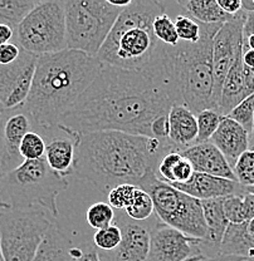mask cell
Returning a JSON list of instances; mask_svg holds the SVG:
<instances>
[{
    "label": "cell",
    "mask_w": 254,
    "mask_h": 261,
    "mask_svg": "<svg viewBox=\"0 0 254 261\" xmlns=\"http://www.w3.org/2000/svg\"><path fill=\"white\" fill-rule=\"evenodd\" d=\"M247 13L244 10L225 21L213 42V73H214V100L219 102L220 89L229 69L243 51V28Z\"/></svg>",
    "instance_id": "obj_11"
},
{
    "label": "cell",
    "mask_w": 254,
    "mask_h": 261,
    "mask_svg": "<svg viewBox=\"0 0 254 261\" xmlns=\"http://www.w3.org/2000/svg\"><path fill=\"white\" fill-rule=\"evenodd\" d=\"M223 24H201L196 43L180 42L169 48L166 83L175 105H182L194 114L217 110L214 100L213 42Z\"/></svg>",
    "instance_id": "obj_5"
},
{
    "label": "cell",
    "mask_w": 254,
    "mask_h": 261,
    "mask_svg": "<svg viewBox=\"0 0 254 261\" xmlns=\"http://www.w3.org/2000/svg\"><path fill=\"white\" fill-rule=\"evenodd\" d=\"M244 231H245V235H247V238L254 243V217L253 219H250L248 222H245Z\"/></svg>",
    "instance_id": "obj_45"
},
{
    "label": "cell",
    "mask_w": 254,
    "mask_h": 261,
    "mask_svg": "<svg viewBox=\"0 0 254 261\" xmlns=\"http://www.w3.org/2000/svg\"><path fill=\"white\" fill-rule=\"evenodd\" d=\"M217 3L220 9L230 16L242 12V0H217Z\"/></svg>",
    "instance_id": "obj_40"
},
{
    "label": "cell",
    "mask_w": 254,
    "mask_h": 261,
    "mask_svg": "<svg viewBox=\"0 0 254 261\" xmlns=\"http://www.w3.org/2000/svg\"><path fill=\"white\" fill-rule=\"evenodd\" d=\"M21 48L16 43H7L0 45V65L12 64L20 56Z\"/></svg>",
    "instance_id": "obj_39"
},
{
    "label": "cell",
    "mask_w": 254,
    "mask_h": 261,
    "mask_svg": "<svg viewBox=\"0 0 254 261\" xmlns=\"http://www.w3.org/2000/svg\"><path fill=\"white\" fill-rule=\"evenodd\" d=\"M152 31L154 35L159 42L165 45H170V47H176L180 43L179 37H177L176 29H175L174 20L170 18V15L165 12L160 13L156 15L152 23Z\"/></svg>",
    "instance_id": "obj_28"
},
{
    "label": "cell",
    "mask_w": 254,
    "mask_h": 261,
    "mask_svg": "<svg viewBox=\"0 0 254 261\" xmlns=\"http://www.w3.org/2000/svg\"><path fill=\"white\" fill-rule=\"evenodd\" d=\"M67 189V178L52 171L44 157L24 161L15 170L3 176L0 208L13 211L40 206L53 217H58L57 197Z\"/></svg>",
    "instance_id": "obj_6"
},
{
    "label": "cell",
    "mask_w": 254,
    "mask_h": 261,
    "mask_svg": "<svg viewBox=\"0 0 254 261\" xmlns=\"http://www.w3.org/2000/svg\"><path fill=\"white\" fill-rule=\"evenodd\" d=\"M187 261H248L245 257L237 256V255H224L218 254L214 256H206V255H199L188 259Z\"/></svg>",
    "instance_id": "obj_41"
},
{
    "label": "cell",
    "mask_w": 254,
    "mask_h": 261,
    "mask_svg": "<svg viewBox=\"0 0 254 261\" xmlns=\"http://www.w3.org/2000/svg\"><path fill=\"white\" fill-rule=\"evenodd\" d=\"M200 203L206 225V239L201 241V250L203 255L210 252L209 256H214L220 252L224 235L229 226L223 210V198L203 200Z\"/></svg>",
    "instance_id": "obj_20"
},
{
    "label": "cell",
    "mask_w": 254,
    "mask_h": 261,
    "mask_svg": "<svg viewBox=\"0 0 254 261\" xmlns=\"http://www.w3.org/2000/svg\"><path fill=\"white\" fill-rule=\"evenodd\" d=\"M249 149H253L254 151V119H253L252 132H250V135H249Z\"/></svg>",
    "instance_id": "obj_47"
},
{
    "label": "cell",
    "mask_w": 254,
    "mask_h": 261,
    "mask_svg": "<svg viewBox=\"0 0 254 261\" xmlns=\"http://www.w3.org/2000/svg\"><path fill=\"white\" fill-rule=\"evenodd\" d=\"M171 186L199 201L247 194L245 187H243L238 181L215 177V176L199 172H194L189 181L182 182V184L176 182V184H171Z\"/></svg>",
    "instance_id": "obj_16"
},
{
    "label": "cell",
    "mask_w": 254,
    "mask_h": 261,
    "mask_svg": "<svg viewBox=\"0 0 254 261\" xmlns=\"http://www.w3.org/2000/svg\"><path fill=\"white\" fill-rule=\"evenodd\" d=\"M120 243H121V230L114 224L97 230L94 235V245L98 251H112L119 246Z\"/></svg>",
    "instance_id": "obj_33"
},
{
    "label": "cell",
    "mask_w": 254,
    "mask_h": 261,
    "mask_svg": "<svg viewBox=\"0 0 254 261\" xmlns=\"http://www.w3.org/2000/svg\"><path fill=\"white\" fill-rule=\"evenodd\" d=\"M198 122L196 114L182 105H174L169 112V141L182 152L196 145Z\"/></svg>",
    "instance_id": "obj_21"
},
{
    "label": "cell",
    "mask_w": 254,
    "mask_h": 261,
    "mask_svg": "<svg viewBox=\"0 0 254 261\" xmlns=\"http://www.w3.org/2000/svg\"><path fill=\"white\" fill-rule=\"evenodd\" d=\"M210 143L222 152L233 168L239 157L249 149V133L232 118L223 117Z\"/></svg>",
    "instance_id": "obj_19"
},
{
    "label": "cell",
    "mask_w": 254,
    "mask_h": 261,
    "mask_svg": "<svg viewBox=\"0 0 254 261\" xmlns=\"http://www.w3.org/2000/svg\"><path fill=\"white\" fill-rule=\"evenodd\" d=\"M124 212L126 214L128 219L133 220V221H146L151 216L152 212H155L154 202H152L151 197L146 191L137 187L132 201L125 208Z\"/></svg>",
    "instance_id": "obj_26"
},
{
    "label": "cell",
    "mask_w": 254,
    "mask_h": 261,
    "mask_svg": "<svg viewBox=\"0 0 254 261\" xmlns=\"http://www.w3.org/2000/svg\"><path fill=\"white\" fill-rule=\"evenodd\" d=\"M114 210L107 202H96L86 212V221L96 231L110 226L114 222Z\"/></svg>",
    "instance_id": "obj_30"
},
{
    "label": "cell",
    "mask_w": 254,
    "mask_h": 261,
    "mask_svg": "<svg viewBox=\"0 0 254 261\" xmlns=\"http://www.w3.org/2000/svg\"><path fill=\"white\" fill-rule=\"evenodd\" d=\"M242 59H243V64H244L245 67L254 69V50L253 49L243 48Z\"/></svg>",
    "instance_id": "obj_44"
},
{
    "label": "cell",
    "mask_w": 254,
    "mask_h": 261,
    "mask_svg": "<svg viewBox=\"0 0 254 261\" xmlns=\"http://www.w3.org/2000/svg\"><path fill=\"white\" fill-rule=\"evenodd\" d=\"M3 176H4V173H3L2 168H0V187H2V181H3Z\"/></svg>",
    "instance_id": "obj_49"
},
{
    "label": "cell",
    "mask_w": 254,
    "mask_h": 261,
    "mask_svg": "<svg viewBox=\"0 0 254 261\" xmlns=\"http://www.w3.org/2000/svg\"><path fill=\"white\" fill-rule=\"evenodd\" d=\"M47 133L51 136L48 142H45V161L52 171L67 178L68 176L73 175L78 135L68 132L59 127Z\"/></svg>",
    "instance_id": "obj_17"
},
{
    "label": "cell",
    "mask_w": 254,
    "mask_h": 261,
    "mask_svg": "<svg viewBox=\"0 0 254 261\" xmlns=\"http://www.w3.org/2000/svg\"><path fill=\"white\" fill-rule=\"evenodd\" d=\"M16 44L40 57L67 49L64 2H38L14 31Z\"/></svg>",
    "instance_id": "obj_9"
},
{
    "label": "cell",
    "mask_w": 254,
    "mask_h": 261,
    "mask_svg": "<svg viewBox=\"0 0 254 261\" xmlns=\"http://www.w3.org/2000/svg\"><path fill=\"white\" fill-rule=\"evenodd\" d=\"M0 261H5L4 257H3V254H2V250H0Z\"/></svg>",
    "instance_id": "obj_50"
},
{
    "label": "cell",
    "mask_w": 254,
    "mask_h": 261,
    "mask_svg": "<svg viewBox=\"0 0 254 261\" xmlns=\"http://www.w3.org/2000/svg\"><path fill=\"white\" fill-rule=\"evenodd\" d=\"M243 48L253 49L254 50V34L248 35V37H243Z\"/></svg>",
    "instance_id": "obj_46"
},
{
    "label": "cell",
    "mask_w": 254,
    "mask_h": 261,
    "mask_svg": "<svg viewBox=\"0 0 254 261\" xmlns=\"http://www.w3.org/2000/svg\"><path fill=\"white\" fill-rule=\"evenodd\" d=\"M121 230V243L108 252L98 251L101 261H146L150 249V227L128 219L125 212L114 216Z\"/></svg>",
    "instance_id": "obj_15"
},
{
    "label": "cell",
    "mask_w": 254,
    "mask_h": 261,
    "mask_svg": "<svg viewBox=\"0 0 254 261\" xmlns=\"http://www.w3.org/2000/svg\"><path fill=\"white\" fill-rule=\"evenodd\" d=\"M3 111H4V108H3V106H2V103H0V112H3Z\"/></svg>",
    "instance_id": "obj_51"
},
{
    "label": "cell",
    "mask_w": 254,
    "mask_h": 261,
    "mask_svg": "<svg viewBox=\"0 0 254 261\" xmlns=\"http://www.w3.org/2000/svg\"><path fill=\"white\" fill-rule=\"evenodd\" d=\"M245 192H247V194L254 195V186H252V187H245Z\"/></svg>",
    "instance_id": "obj_48"
},
{
    "label": "cell",
    "mask_w": 254,
    "mask_h": 261,
    "mask_svg": "<svg viewBox=\"0 0 254 261\" xmlns=\"http://www.w3.org/2000/svg\"><path fill=\"white\" fill-rule=\"evenodd\" d=\"M174 24L180 42L193 44V43H196L200 39V23L194 20L191 16L187 14H179L175 18Z\"/></svg>",
    "instance_id": "obj_32"
},
{
    "label": "cell",
    "mask_w": 254,
    "mask_h": 261,
    "mask_svg": "<svg viewBox=\"0 0 254 261\" xmlns=\"http://www.w3.org/2000/svg\"><path fill=\"white\" fill-rule=\"evenodd\" d=\"M154 202L155 214L163 224L194 239H206V225L200 201L161 181L151 172L138 185Z\"/></svg>",
    "instance_id": "obj_8"
},
{
    "label": "cell",
    "mask_w": 254,
    "mask_h": 261,
    "mask_svg": "<svg viewBox=\"0 0 254 261\" xmlns=\"http://www.w3.org/2000/svg\"><path fill=\"white\" fill-rule=\"evenodd\" d=\"M244 195H234L223 198V210L229 224L240 225L250 220Z\"/></svg>",
    "instance_id": "obj_27"
},
{
    "label": "cell",
    "mask_w": 254,
    "mask_h": 261,
    "mask_svg": "<svg viewBox=\"0 0 254 261\" xmlns=\"http://www.w3.org/2000/svg\"><path fill=\"white\" fill-rule=\"evenodd\" d=\"M0 118H2V112H0Z\"/></svg>",
    "instance_id": "obj_52"
},
{
    "label": "cell",
    "mask_w": 254,
    "mask_h": 261,
    "mask_svg": "<svg viewBox=\"0 0 254 261\" xmlns=\"http://www.w3.org/2000/svg\"><path fill=\"white\" fill-rule=\"evenodd\" d=\"M175 99L164 80L103 65L100 74L59 119L75 135L117 130L152 138V126L169 116Z\"/></svg>",
    "instance_id": "obj_1"
},
{
    "label": "cell",
    "mask_w": 254,
    "mask_h": 261,
    "mask_svg": "<svg viewBox=\"0 0 254 261\" xmlns=\"http://www.w3.org/2000/svg\"><path fill=\"white\" fill-rule=\"evenodd\" d=\"M121 12L108 0L64 2L67 49L96 58Z\"/></svg>",
    "instance_id": "obj_7"
},
{
    "label": "cell",
    "mask_w": 254,
    "mask_h": 261,
    "mask_svg": "<svg viewBox=\"0 0 254 261\" xmlns=\"http://www.w3.org/2000/svg\"><path fill=\"white\" fill-rule=\"evenodd\" d=\"M37 3L34 0H0V25H9L15 31Z\"/></svg>",
    "instance_id": "obj_25"
},
{
    "label": "cell",
    "mask_w": 254,
    "mask_h": 261,
    "mask_svg": "<svg viewBox=\"0 0 254 261\" xmlns=\"http://www.w3.org/2000/svg\"><path fill=\"white\" fill-rule=\"evenodd\" d=\"M33 130V123L23 107L4 110L0 118V168L3 173L15 170L24 162L20 145L24 136Z\"/></svg>",
    "instance_id": "obj_14"
},
{
    "label": "cell",
    "mask_w": 254,
    "mask_h": 261,
    "mask_svg": "<svg viewBox=\"0 0 254 261\" xmlns=\"http://www.w3.org/2000/svg\"><path fill=\"white\" fill-rule=\"evenodd\" d=\"M223 116L215 110H205L196 114V122H198V138H196V145L198 143L210 142V138L213 137L222 122Z\"/></svg>",
    "instance_id": "obj_29"
},
{
    "label": "cell",
    "mask_w": 254,
    "mask_h": 261,
    "mask_svg": "<svg viewBox=\"0 0 254 261\" xmlns=\"http://www.w3.org/2000/svg\"><path fill=\"white\" fill-rule=\"evenodd\" d=\"M194 168L191 166V163L182 156V159L177 162V165L175 166L173 171V182L171 184H182V182L189 181L191 176L194 175ZM170 184V185H171Z\"/></svg>",
    "instance_id": "obj_38"
},
{
    "label": "cell",
    "mask_w": 254,
    "mask_h": 261,
    "mask_svg": "<svg viewBox=\"0 0 254 261\" xmlns=\"http://www.w3.org/2000/svg\"><path fill=\"white\" fill-rule=\"evenodd\" d=\"M201 241L161 221L156 222L150 227V249L146 261H187L203 255Z\"/></svg>",
    "instance_id": "obj_13"
},
{
    "label": "cell",
    "mask_w": 254,
    "mask_h": 261,
    "mask_svg": "<svg viewBox=\"0 0 254 261\" xmlns=\"http://www.w3.org/2000/svg\"><path fill=\"white\" fill-rule=\"evenodd\" d=\"M138 186L135 185H120V186L112 189L108 192V205L111 206L113 210L117 211H125V208L130 205L132 201L133 196H135L136 190Z\"/></svg>",
    "instance_id": "obj_36"
},
{
    "label": "cell",
    "mask_w": 254,
    "mask_h": 261,
    "mask_svg": "<svg viewBox=\"0 0 254 261\" xmlns=\"http://www.w3.org/2000/svg\"><path fill=\"white\" fill-rule=\"evenodd\" d=\"M103 64L82 51L64 50L38 57L32 88L23 107L33 130L47 133L100 74Z\"/></svg>",
    "instance_id": "obj_3"
},
{
    "label": "cell",
    "mask_w": 254,
    "mask_h": 261,
    "mask_svg": "<svg viewBox=\"0 0 254 261\" xmlns=\"http://www.w3.org/2000/svg\"><path fill=\"white\" fill-rule=\"evenodd\" d=\"M176 4L201 24H224L233 18L220 9L217 0H177Z\"/></svg>",
    "instance_id": "obj_24"
},
{
    "label": "cell",
    "mask_w": 254,
    "mask_h": 261,
    "mask_svg": "<svg viewBox=\"0 0 254 261\" xmlns=\"http://www.w3.org/2000/svg\"><path fill=\"white\" fill-rule=\"evenodd\" d=\"M72 245L56 224L49 228L33 261H73L71 256Z\"/></svg>",
    "instance_id": "obj_23"
},
{
    "label": "cell",
    "mask_w": 254,
    "mask_h": 261,
    "mask_svg": "<svg viewBox=\"0 0 254 261\" xmlns=\"http://www.w3.org/2000/svg\"><path fill=\"white\" fill-rule=\"evenodd\" d=\"M45 140L42 135L31 130L24 136L20 145V156L24 161H34L44 157Z\"/></svg>",
    "instance_id": "obj_31"
},
{
    "label": "cell",
    "mask_w": 254,
    "mask_h": 261,
    "mask_svg": "<svg viewBox=\"0 0 254 261\" xmlns=\"http://www.w3.org/2000/svg\"><path fill=\"white\" fill-rule=\"evenodd\" d=\"M180 153L191 163L195 172L237 181L232 166L213 143H198Z\"/></svg>",
    "instance_id": "obj_18"
},
{
    "label": "cell",
    "mask_w": 254,
    "mask_h": 261,
    "mask_svg": "<svg viewBox=\"0 0 254 261\" xmlns=\"http://www.w3.org/2000/svg\"><path fill=\"white\" fill-rule=\"evenodd\" d=\"M71 256L73 261H101L100 254L92 244H82L80 246H72Z\"/></svg>",
    "instance_id": "obj_37"
},
{
    "label": "cell",
    "mask_w": 254,
    "mask_h": 261,
    "mask_svg": "<svg viewBox=\"0 0 254 261\" xmlns=\"http://www.w3.org/2000/svg\"><path fill=\"white\" fill-rule=\"evenodd\" d=\"M38 57L21 49L15 62L0 65V103L4 110L21 107L31 92Z\"/></svg>",
    "instance_id": "obj_12"
},
{
    "label": "cell",
    "mask_w": 254,
    "mask_h": 261,
    "mask_svg": "<svg viewBox=\"0 0 254 261\" xmlns=\"http://www.w3.org/2000/svg\"><path fill=\"white\" fill-rule=\"evenodd\" d=\"M226 117L236 121L250 135L254 119V94L245 98Z\"/></svg>",
    "instance_id": "obj_35"
},
{
    "label": "cell",
    "mask_w": 254,
    "mask_h": 261,
    "mask_svg": "<svg viewBox=\"0 0 254 261\" xmlns=\"http://www.w3.org/2000/svg\"><path fill=\"white\" fill-rule=\"evenodd\" d=\"M237 181L243 187L254 186V151L248 149L239 157L233 167Z\"/></svg>",
    "instance_id": "obj_34"
},
{
    "label": "cell",
    "mask_w": 254,
    "mask_h": 261,
    "mask_svg": "<svg viewBox=\"0 0 254 261\" xmlns=\"http://www.w3.org/2000/svg\"><path fill=\"white\" fill-rule=\"evenodd\" d=\"M53 222L37 208L0 212V250L5 261H33Z\"/></svg>",
    "instance_id": "obj_10"
},
{
    "label": "cell",
    "mask_w": 254,
    "mask_h": 261,
    "mask_svg": "<svg viewBox=\"0 0 254 261\" xmlns=\"http://www.w3.org/2000/svg\"><path fill=\"white\" fill-rule=\"evenodd\" d=\"M177 151L169 140L101 130L78 135L73 175L88 181L101 194L108 195L120 185H135L156 172L165 154Z\"/></svg>",
    "instance_id": "obj_2"
},
{
    "label": "cell",
    "mask_w": 254,
    "mask_h": 261,
    "mask_svg": "<svg viewBox=\"0 0 254 261\" xmlns=\"http://www.w3.org/2000/svg\"><path fill=\"white\" fill-rule=\"evenodd\" d=\"M166 4L132 0L122 9L96 58L103 65L133 70L166 82L169 48L155 38L152 23Z\"/></svg>",
    "instance_id": "obj_4"
},
{
    "label": "cell",
    "mask_w": 254,
    "mask_h": 261,
    "mask_svg": "<svg viewBox=\"0 0 254 261\" xmlns=\"http://www.w3.org/2000/svg\"><path fill=\"white\" fill-rule=\"evenodd\" d=\"M14 38V29L10 28L9 25H0V45H4L10 43V40Z\"/></svg>",
    "instance_id": "obj_42"
},
{
    "label": "cell",
    "mask_w": 254,
    "mask_h": 261,
    "mask_svg": "<svg viewBox=\"0 0 254 261\" xmlns=\"http://www.w3.org/2000/svg\"><path fill=\"white\" fill-rule=\"evenodd\" d=\"M242 53L236 59L234 64L229 69L225 80L223 82L220 89L219 102H218V112L223 117H226L242 100L249 97L245 89L244 82V69H243Z\"/></svg>",
    "instance_id": "obj_22"
},
{
    "label": "cell",
    "mask_w": 254,
    "mask_h": 261,
    "mask_svg": "<svg viewBox=\"0 0 254 261\" xmlns=\"http://www.w3.org/2000/svg\"><path fill=\"white\" fill-rule=\"evenodd\" d=\"M254 34V13H247L244 28H243V37Z\"/></svg>",
    "instance_id": "obj_43"
}]
</instances>
